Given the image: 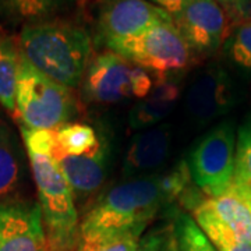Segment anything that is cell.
I'll return each instance as SVG.
<instances>
[{
    "mask_svg": "<svg viewBox=\"0 0 251 251\" xmlns=\"http://www.w3.org/2000/svg\"><path fill=\"white\" fill-rule=\"evenodd\" d=\"M226 57L242 72L251 74V20L239 23L224 44Z\"/></svg>",
    "mask_w": 251,
    "mask_h": 251,
    "instance_id": "cell-21",
    "label": "cell"
},
{
    "mask_svg": "<svg viewBox=\"0 0 251 251\" xmlns=\"http://www.w3.org/2000/svg\"><path fill=\"white\" fill-rule=\"evenodd\" d=\"M155 87L148 72L112 50L92 56L81 82L82 98L95 105H115L145 98Z\"/></svg>",
    "mask_w": 251,
    "mask_h": 251,
    "instance_id": "cell-6",
    "label": "cell"
},
{
    "mask_svg": "<svg viewBox=\"0 0 251 251\" xmlns=\"http://www.w3.org/2000/svg\"><path fill=\"white\" fill-rule=\"evenodd\" d=\"M73 91L38 72L23 56L14 117L25 128L59 130L77 115V100Z\"/></svg>",
    "mask_w": 251,
    "mask_h": 251,
    "instance_id": "cell-4",
    "label": "cell"
},
{
    "mask_svg": "<svg viewBox=\"0 0 251 251\" xmlns=\"http://www.w3.org/2000/svg\"><path fill=\"white\" fill-rule=\"evenodd\" d=\"M201 202L219 222L233 230L240 239L251 242V211L233 187L219 197H205L202 194Z\"/></svg>",
    "mask_w": 251,
    "mask_h": 251,
    "instance_id": "cell-17",
    "label": "cell"
},
{
    "mask_svg": "<svg viewBox=\"0 0 251 251\" xmlns=\"http://www.w3.org/2000/svg\"><path fill=\"white\" fill-rule=\"evenodd\" d=\"M148 1H151L155 6L161 7V9L166 10L171 16H173L175 13H177L183 7V4L187 0H148Z\"/></svg>",
    "mask_w": 251,
    "mask_h": 251,
    "instance_id": "cell-27",
    "label": "cell"
},
{
    "mask_svg": "<svg viewBox=\"0 0 251 251\" xmlns=\"http://www.w3.org/2000/svg\"><path fill=\"white\" fill-rule=\"evenodd\" d=\"M172 18L194 59L216 53L232 31L229 16L218 0H187Z\"/></svg>",
    "mask_w": 251,
    "mask_h": 251,
    "instance_id": "cell-9",
    "label": "cell"
},
{
    "mask_svg": "<svg viewBox=\"0 0 251 251\" xmlns=\"http://www.w3.org/2000/svg\"><path fill=\"white\" fill-rule=\"evenodd\" d=\"M25 153L16 131L0 119V205L24 200L27 187Z\"/></svg>",
    "mask_w": 251,
    "mask_h": 251,
    "instance_id": "cell-15",
    "label": "cell"
},
{
    "mask_svg": "<svg viewBox=\"0 0 251 251\" xmlns=\"http://www.w3.org/2000/svg\"><path fill=\"white\" fill-rule=\"evenodd\" d=\"M201 194H193L187 197L190 215L204 232L208 240L214 244L218 251H251V242L243 240L233 230L219 222L205 205L201 202Z\"/></svg>",
    "mask_w": 251,
    "mask_h": 251,
    "instance_id": "cell-18",
    "label": "cell"
},
{
    "mask_svg": "<svg viewBox=\"0 0 251 251\" xmlns=\"http://www.w3.org/2000/svg\"><path fill=\"white\" fill-rule=\"evenodd\" d=\"M172 148V127L169 123L138 131L131 138L122 165L125 180L158 173L168 161Z\"/></svg>",
    "mask_w": 251,
    "mask_h": 251,
    "instance_id": "cell-14",
    "label": "cell"
},
{
    "mask_svg": "<svg viewBox=\"0 0 251 251\" xmlns=\"http://www.w3.org/2000/svg\"><path fill=\"white\" fill-rule=\"evenodd\" d=\"M169 227L166 229H153L148 234L143 236L141 242H140V246L137 251H158L159 247H161L162 242L166 236V232H168Z\"/></svg>",
    "mask_w": 251,
    "mask_h": 251,
    "instance_id": "cell-26",
    "label": "cell"
},
{
    "mask_svg": "<svg viewBox=\"0 0 251 251\" xmlns=\"http://www.w3.org/2000/svg\"><path fill=\"white\" fill-rule=\"evenodd\" d=\"M234 183L251 186V123L243 126L237 134Z\"/></svg>",
    "mask_w": 251,
    "mask_h": 251,
    "instance_id": "cell-24",
    "label": "cell"
},
{
    "mask_svg": "<svg viewBox=\"0 0 251 251\" xmlns=\"http://www.w3.org/2000/svg\"><path fill=\"white\" fill-rule=\"evenodd\" d=\"M237 135L230 122L211 128L191 150L187 166L191 181L205 197H219L234 184Z\"/></svg>",
    "mask_w": 251,
    "mask_h": 251,
    "instance_id": "cell-7",
    "label": "cell"
},
{
    "mask_svg": "<svg viewBox=\"0 0 251 251\" xmlns=\"http://www.w3.org/2000/svg\"><path fill=\"white\" fill-rule=\"evenodd\" d=\"M105 50L120 54L126 60L156 75L158 81L168 80L172 74L186 70L196 60L173 21L159 23L134 36L109 42Z\"/></svg>",
    "mask_w": 251,
    "mask_h": 251,
    "instance_id": "cell-5",
    "label": "cell"
},
{
    "mask_svg": "<svg viewBox=\"0 0 251 251\" xmlns=\"http://www.w3.org/2000/svg\"><path fill=\"white\" fill-rule=\"evenodd\" d=\"M0 251H48L41 206L34 200L0 205Z\"/></svg>",
    "mask_w": 251,
    "mask_h": 251,
    "instance_id": "cell-11",
    "label": "cell"
},
{
    "mask_svg": "<svg viewBox=\"0 0 251 251\" xmlns=\"http://www.w3.org/2000/svg\"><path fill=\"white\" fill-rule=\"evenodd\" d=\"M17 42L25 60L38 72L72 90L81 87L94 41L80 17L23 28Z\"/></svg>",
    "mask_w": 251,
    "mask_h": 251,
    "instance_id": "cell-2",
    "label": "cell"
},
{
    "mask_svg": "<svg viewBox=\"0 0 251 251\" xmlns=\"http://www.w3.org/2000/svg\"><path fill=\"white\" fill-rule=\"evenodd\" d=\"M173 233L177 240L179 251H218L187 212H177Z\"/></svg>",
    "mask_w": 251,
    "mask_h": 251,
    "instance_id": "cell-23",
    "label": "cell"
},
{
    "mask_svg": "<svg viewBox=\"0 0 251 251\" xmlns=\"http://www.w3.org/2000/svg\"><path fill=\"white\" fill-rule=\"evenodd\" d=\"M85 0H0V28L6 32L80 17Z\"/></svg>",
    "mask_w": 251,
    "mask_h": 251,
    "instance_id": "cell-13",
    "label": "cell"
},
{
    "mask_svg": "<svg viewBox=\"0 0 251 251\" xmlns=\"http://www.w3.org/2000/svg\"><path fill=\"white\" fill-rule=\"evenodd\" d=\"M233 190L239 194V197L249 205L251 211V186L250 184H244V183H234Z\"/></svg>",
    "mask_w": 251,
    "mask_h": 251,
    "instance_id": "cell-29",
    "label": "cell"
},
{
    "mask_svg": "<svg viewBox=\"0 0 251 251\" xmlns=\"http://www.w3.org/2000/svg\"><path fill=\"white\" fill-rule=\"evenodd\" d=\"M158 251H179V246H177V240L173 233V226H169L166 236L162 242L161 247Z\"/></svg>",
    "mask_w": 251,
    "mask_h": 251,
    "instance_id": "cell-28",
    "label": "cell"
},
{
    "mask_svg": "<svg viewBox=\"0 0 251 251\" xmlns=\"http://www.w3.org/2000/svg\"><path fill=\"white\" fill-rule=\"evenodd\" d=\"M91 1V35L94 46L103 49L109 42L134 36L159 23L173 21L166 10L148 0Z\"/></svg>",
    "mask_w": 251,
    "mask_h": 251,
    "instance_id": "cell-8",
    "label": "cell"
},
{
    "mask_svg": "<svg viewBox=\"0 0 251 251\" xmlns=\"http://www.w3.org/2000/svg\"><path fill=\"white\" fill-rule=\"evenodd\" d=\"M97 130L85 123H67L56 130V141L63 152L80 156L94 151L100 143Z\"/></svg>",
    "mask_w": 251,
    "mask_h": 251,
    "instance_id": "cell-20",
    "label": "cell"
},
{
    "mask_svg": "<svg viewBox=\"0 0 251 251\" xmlns=\"http://www.w3.org/2000/svg\"><path fill=\"white\" fill-rule=\"evenodd\" d=\"M180 98V87L171 80L156 81L152 91L140 99L128 113V126L135 131H143L169 116Z\"/></svg>",
    "mask_w": 251,
    "mask_h": 251,
    "instance_id": "cell-16",
    "label": "cell"
},
{
    "mask_svg": "<svg viewBox=\"0 0 251 251\" xmlns=\"http://www.w3.org/2000/svg\"><path fill=\"white\" fill-rule=\"evenodd\" d=\"M23 53L17 38L0 28V105L16 115V90Z\"/></svg>",
    "mask_w": 251,
    "mask_h": 251,
    "instance_id": "cell-19",
    "label": "cell"
},
{
    "mask_svg": "<svg viewBox=\"0 0 251 251\" xmlns=\"http://www.w3.org/2000/svg\"><path fill=\"white\" fill-rule=\"evenodd\" d=\"M236 103V90L229 73L219 64H209L194 74L184 97V110L190 120L206 125L230 112Z\"/></svg>",
    "mask_w": 251,
    "mask_h": 251,
    "instance_id": "cell-10",
    "label": "cell"
},
{
    "mask_svg": "<svg viewBox=\"0 0 251 251\" xmlns=\"http://www.w3.org/2000/svg\"><path fill=\"white\" fill-rule=\"evenodd\" d=\"M54 143L28 147L25 151L42 212L48 251H74L80 242L78 214L70 184L52 153Z\"/></svg>",
    "mask_w": 251,
    "mask_h": 251,
    "instance_id": "cell-3",
    "label": "cell"
},
{
    "mask_svg": "<svg viewBox=\"0 0 251 251\" xmlns=\"http://www.w3.org/2000/svg\"><path fill=\"white\" fill-rule=\"evenodd\" d=\"M218 3L222 6L229 16V20L239 18L243 21H247V11H251V0H218Z\"/></svg>",
    "mask_w": 251,
    "mask_h": 251,
    "instance_id": "cell-25",
    "label": "cell"
},
{
    "mask_svg": "<svg viewBox=\"0 0 251 251\" xmlns=\"http://www.w3.org/2000/svg\"><path fill=\"white\" fill-rule=\"evenodd\" d=\"M144 233L92 234L80 236L77 251H137Z\"/></svg>",
    "mask_w": 251,
    "mask_h": 251,
    "instance_id": "cell-22",
    "label": "cell"
},
{
    "mask_svg": "<svg viewBox=\"0 0 251 251\" xmlns=\"http://www.w3.org/2000/svg\"><path fill=\"white\" fill-rule=\"evenodd\" d=\"M53 156L57 161L75 201L84 202L95 196L108 179L109 162H110V145L105 137L100 138L98 147L80 156L63 152L57 141L54 143Z\"/></svg>",
    "mask_w": 251,
    "mask_h": 251,
    "instance_id": "cell-12",
    "label": "cell"
},
{
    "mask_svg": "<svg viewBox=\"0 0 251 251\" xmlns=\"http://www.w3.org/2000/svg\"><path fill=\"white\" fill-rule=\"evenodd\" d=\"M190 183L187 161H180L163 173L126 180L91 206L81 221L80 236L144 233L163 208L187 193Z\"/></svg>",
    "mask_w": 251,
    "mask_h": 251,
    "instance_id": "cell-1",
    "label": "cell"
}]
</instances>
